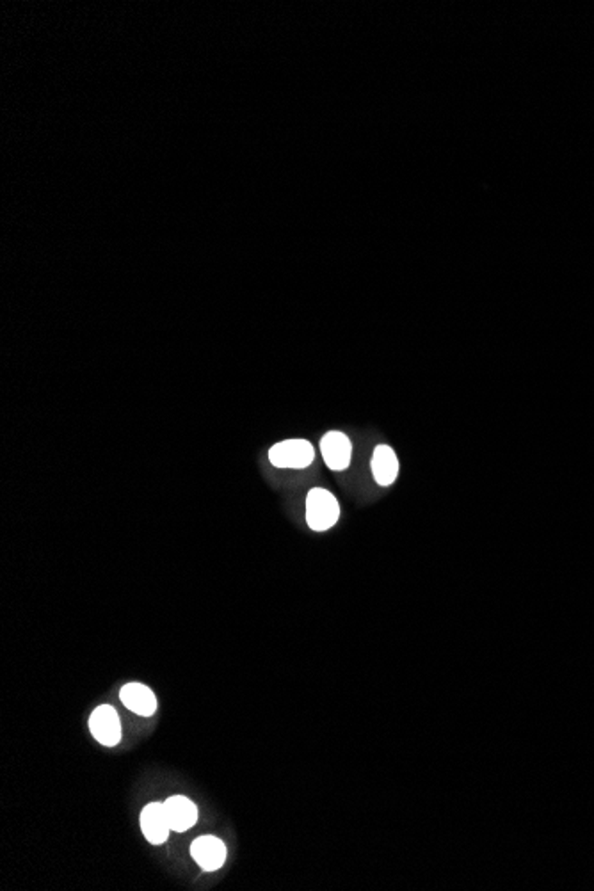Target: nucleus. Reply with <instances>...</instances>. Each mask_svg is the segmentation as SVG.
Listing matches in <instances>:
<instances>
[{"label": "nucleus", "mask_w": 594, "mask_h": 891, "mask_svg": "<svg viewBox=\"0 0 594 891\" xmlns=\"http://www.w3.org/2000/svg\"><path fill=\"white\" fill-rule=\"evenodd\" d=\"M340 518V505L333 493L324 488H313L306 496V522L315 532L330 531Z\"/></svg>", "instance_id": "nucleus-1"}, {"label": "nucleus", "mask_w": 594, "mask_h": 891, "mask_svg": "<svg viewBox=\"0 0 594 891\" xmlns=\"http://www.w3.org/2000/svg\"><path fill=\"white\" fill-rule=\"evenodd\" d=\"M315 450L306 440L280 442L269 450V461L276 468H306L313 463Z\"/></svg>", "instance_id": "nucleus-2"}, {"label": "nucleus", "mask_w": 594, "mask_h": 891, "mask_svg": "<svg viewBox=\"0 0 594 891\" xmlns=\"http://www.w3.org/2000/svg\"><path fill=\"white\" fill-rule=\"evenodd\" d=\"M90 732L105 747H114L121 741V721L114 706L100 704L90 717Z\"/></svg>", "instance_id": "nucleus-3"}, {"label": "nucleus", "mask_w": 594, "mask_h": 891, "mask_svg": "<svg viewBox=\"0 0 594 891\" xmlns=\"http://www.w3.org/2000/svg\"><path fill=\"white\" fill-rule=\"evenodd\" d=\"M191 856L203 872H216L226 863L228 848L223 840L205 835L191 845Z\"/></svg>", "instance_id": "nucleus-4"}, {"label": "nucleus", "mask_w": 594, "mask_h": 891, "mask_svg": "<svg viewBox=\"0 0 594 891\" xmlns=\"http://www.w3.org/2000/svg\"><path fill=\"white\" fill-rule=\"evenodd\" d=\"M141 831L151 845L168 842L171 829L164 802H149L141 811Z\"/></svg>", "instance_id": "nucleus-5"}, {"label": "nucleus", "mask_w": 594, "mask_h": 891, "mask_svg": "<svg viewBox=\"0 0 594 891\" xmlns=\"http://www.w3.org/2000/svg\"><path fill=\"white\" fill-rule=\"evenodd\" d=\"M166 813L175 833H186L198 822V806L186 795H173L166 802Z\"/></svg>", "instance_id": "nucleus-6"}, {"label": "nucleus", "mask_w": 594, "mask_h": 891, "mask_svg": "<svg viewBox=\"0 0 594 891\" xmlns=\"http://www.w3.org/2000/svg\"><path fill=\"white\" fill-rule=\"evenodd\" d=\"M321 452L330 470L342 472L350 463L352 446L350 440L340 431H331L321 440Z\"/></svg>", "instance_id": "nucleus-7"}, {"label": "nucleus", "mask_w": 594, "mask_h": 891, "mask_svg": "<svg viewBox=\"0 0 594 891\" xmlns=\"http://www.w3.org/2000/svg\"><path fill=\"white\" fill-rule=\"evenodd\" d=\"M120 699L125 708L130 712L141 715V717H151L157 712V695L151 689L143 684H127L120 691Z\"/></svg>", "instance_id": "nucleus-8"}, {"label": "nucleus", "mask_w": 594, "mask_h": 891, "mask_svg": "<svg viewBox=\"0 0 594 891\" xmlns=\"http://www.w3.org/2000/svg\"><path fill=\"white\" fill-rule=\"evenodd\" d=\"M372 474L379 486H390L398 475V459L388 446H376L372 455Z\"/></svg>", "instance_id": "nucleus-9"}]
</instances>
